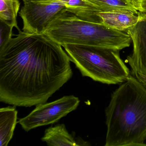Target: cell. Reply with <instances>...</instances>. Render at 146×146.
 I'll use <instances>...</instances> for the list:
<instances>
[{
    "label": "cell",
    "mask_w": 146,
    "mask_h": 146,
    "mask_svg": "<svg viewBox=\"0 0 146 146\" xmlns=\"http://www.w3.org/2000/svg\"><path fill=\"white\" fill-rule=\"evenodd\" d=\"M23 6L19 12L23 20V31L28 34L43 33L49 24L67 11L61 0H23Z\"/></svg>",
    "instance_id": "obj_5"
},
{
    "label": "cell",
    "mask_w": 146,
    "mask_h": 146,
    "mask_svg": "<svg viewBox=\"0 0 146 146\" xmlns=\"http://www.w3.org/2000/svg\"><path fill=\"white\" fill-rule=\"evenodd\" d=\"M13 28L0 21V48L3 47L12 38Z\"/></svg>",
    "instance_id": "obj_13"
},
{
    "label": "cell",
    "mask_w": 146,
    "mask_h": 146,
    "mask_svg": "<svg viewBox=\"0 0 146 146\" xmlns=\"http://www.w3.org/2000/svg\"><path fill=\"white\" fill-rule=\"evenodd\" d=\"M42 1H43V0H42ZM45 1H48V0H45ZM61 1H62L64 2V3L65 4L67 1H69V0H61Z\"/></svg>",
    "instance_id": "obj_15"
},
{
    "label": "cell",
    "mask_w": 146,
    "mask_h": 146,
    "mask_svg": "<svg viewBox=\"0 0 146 146\" xmlns=\"http://www.w3.org/2000/svg\"><path fill=\"white\" fill-rule=\"evenodd\" d=\"M139 21L126 31L133 44L132 54L127 58V62L134 76L146 88V16L138 13Z\"/></svg>",
    "instance_id": "obj_7"
},
{
    "label": "cell",
    "mask_w": 146,
    "mask_h": 146,
    "mask_svg": "<svg viewBox=\"0 0 146 146\" xmlns=\"http://www.w3.org/2000/svg\"><path fill=\"white\" fill-rule=\"evenodd\" d=\"M100 10V12L120 11H131L136 14L138 11L128 0H86Z\"/></svg>",
    "instance_id": "obj_12"
},
{
    "label": "cell",
    "mask_w": 146,
    "mask_h": 146,
    "mask_svg": "<svg viewBox=\"0 0 146 146\" xmlns=\"http://www.w3.org/2000/svg\"><path fill=\"white\" fill-rule=\"evenodd\" d=\"M63 47L83 76L105 84H117L124 82L130 75L119 50L72 44Z\"/></svg>",
    "instance_id": "obj_4"
},
{
    "label": "cell",
    "mask_w": 146,
    "mask_h": 146,
    "mask_svg": "<svg viewBox=\"0 0 146 146\" xmlns=\"http://www.w3.org/2000/svg\"><path fill=\"white\" fill-rule=\"evenodd\" d=\"M80 101L73 95L65 96L50 102L41 103L29 115L20 119L18 123L25 131L53 124L76 110Z\"/></svg>",
    "instance_id": "obj_6"
},
{
    "label": "cell",
    "mask_w": 146,
    "mask_h": 146,
    "mask_svg": "<svg viewBox=\"0 0 146 146\" xmlns=\"http://www.w3.org/2000/svg\"><path fill=\"white\" fill-rule=\"evenodd\" d=\"M131 11H120L108 12H99L102 24L120 31H125L133 27L139 21L138 14L136 16Z\"/></svg>",
    "instance_id": "obj_9"
},
{
    "label": "cell",
    "mask_w": 146,
    "mask_h": 146,
    "mask_svg": "<svg viewBox=\"0 0 146 146\" xmlns=\"http://www.w3.org/2000/svg\"><path fill=\"white\" fill-rule=\"evenodd\" d=\"M49 146H90L88 142L82 139L76 138L70 134L64 124H59L46 129L41 138Z\"/></svg>",
    "instance_id": "obj_8"
},
{
    "label": "cell",
    "mask_w": 146,
    "mask_h": 146,
    "mask_svg": "<svg viewBox=\"0 0 146 146\" xmlns=\"http://www.w3.org/2000/svg\"><path fill=\"white\" fill-rule=\"evenodd\" d=\"M16 106H8L0 109L1 146H7L12 139L17 123L18 111Z\"/></svg>",
    "instance_id": "obj_10"
},
{
    "label": "cell",
    "mask_w": 146,
    "mask_h": 146,
    "mask_svg": "<svg viewBox=\"0 0 146 146\" xmlns=\"http://www.w3.org/2000/svg\"><path fill=\"white\" fill-rule=\"evenodd\" d=\"M20 7L19 0H0V21L16 28L18 31L20 30L17 18Z\"/></svg>",
    "instance_id": "obj_11"
},
{
    "label": "cell",
    "mask_w": 146,
    "mask_h": 146,
    "mask_svg": "<svg viewBox=\"0 0 146 146\" xmlns=\"http://www.w3.org/2000/svg\"><path fill=\"white\" fill-rule=\"evenodd\" d=\"M70 62L45 33L19 31L0 48V102L25 107L47 102L72 77Z\"/></svg>",
    "instance_id": "obj_1"
},
{
    "label": "cell",
    "mask_w": 146,
    "mask_h": 146,
    "mask_svg": "<svg viewBox=\"0 0 146 146\" xmlns=\"http://www.w3.org/2000/svg\"><path fill=\"white\" fill-rule=\"evenodd\" d=\"M129 1L131 2V3H132V1H134V0H128Z\"/></svg>",
    "instance_id": "obj_16"
},
{
    "label": "cell",
    "mask_w": 146,
    "mask_h": 146,
    "mask_svg": "<svg viewBox=\"0 0 146 146\" xmlns=\"http://www.w3.org/2000/svg\"><path fill=\"white\" fill-rule=\"evenodd\" d=\"M105 113V146L146 145V88L134 76L113 93Z\"/></svg>",
    "instance_id": "obj_2"
},
{
    "label": "cell",
    "mask_w": 146,
    "mask_h": 146,
    "mask_svg": "<svg viewBox=\"0 0 146 146\" xmlns=\"http://www.w3.org/2000/svg\"><path fill=\"white\" fill-rule=\"evenodd\" d=\"M131 3L140 14L146 16V0H134Z\"/></svg>",
    "instance_id": "obj_14"
},
{
    "label": "cell",
    "mask_w": 146,
    "mask_h": 146,
    "mask_svg": "<svg viewBox=\"0 0 146 146\" xmlns=\"http://www.w3.org/2000/svg\"><path fill=\"white\" fill-rule=\"evenodd\" d=\"M43 33L62 46L66 44L85 45L120 51L129 47L131 42L125 31L103 24L84 21L67 11L52 21Z\"/></svg>",
    "instance_id": "obj_3"
}]
</instances>
